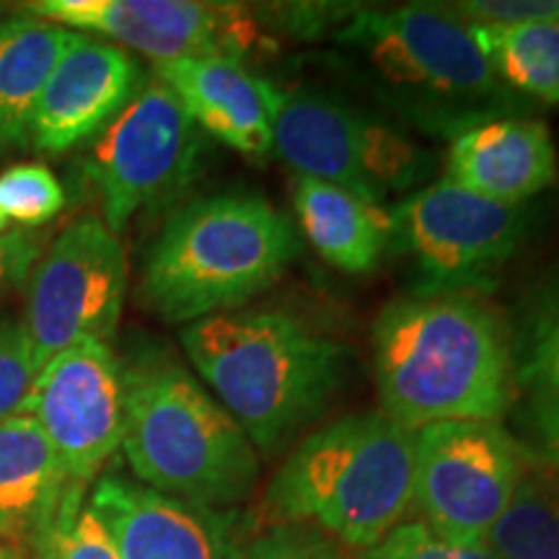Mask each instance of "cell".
Segmentation results:
<instances>
[{
  "mask_svg": "<svg viewBox=\"0 0 559 559\" xmlns=\"http://www.w3.org/2000/svg\"><path fill=\"white\" fill-rule=\"evenodd\" d=\"M381 412L409 430L451 419L500 423L519 402L510 324L481 293H412L370 330Z\"/></svg>",
  "mask_w": 559,
  "mask_h": 559,
  "instance_id": "cell-1",
  "label": "cell"
},
{
  "mask_svg": "<svg viewBox=\"0 0 559 559\" xmlns=\"http://www.w3.org/2000/svg\"><path fill=\"white\" fill-rule=\"evenodd\" d=\"M332 41L342 70L417 135L451 143L477 124L528 109L492 73L469 21L449 3L362 5Z\"/></svg>",
  "mask_w": 559,
  "mask_h": 559,
  "instance_id": "cell-2",
  "label": "cell"
},
{
  "mask_svg": "<svg viewBox=\"0 0 559 559\" xmlns=\"http://www.w3.org/2000/svg\"><path fill=\"white\" fill-rule=\"evenodd\" d=\"M179 340L260 459L290 451L345 379L342 342L285 309L215 313L181 326Z\"/></svg>",
  "mask_w": 559,
  "mask_h": 559,
  "instance_id": "cell-3",
  "label": "cell"
},
{
  "mask_svg": "<svg viewBox=\"0 0 559 559\" xmlns=\"http://www.w3.org/2000/svg\"><path fill=\"white\" fill-rule=\"evenodd\" d=\"M415 489V430L358 412L309 430L264 487L257 528L313 526L366 551L404 523Z\"/></svg>",
  "mask_w": 559,
  "mask_h": 559,
  "instance_id": "cell-4",
  "label": "cell"
},
{
  "mask_svg": "<svg viewBox=\"0 0 559 559\" xmlns=\"http://www.w3.org/2000/svg\"><path fill=\"white\" fill-rule=\"evenodd\" d=\"M298 226L254 192L210 194L169 215L140 272L138 300L169 324L239 311L288 275Z\"/></svg>",
  "mask_w": 559,
  "mask_h": 559,
  "instance_id": "cell-5",
  "label": "cell"
},
{
  "mask_svg": "<svg viewBox=\"0 0 559 559\" xmlns=\"http://www.w3.org/2000/svg\"><path fill=\"white\" fill-rule=\"evenodd\" d=\"M122 453L140 485L192 506L239 508L260 485L262 459L198 376L169 355L122 362Z\"/></svg>",
  "mask_w": 559,
  "mask_h": 559,
  "instance_id": "cell-6",
  "label": "cell"
},
{
  "mask_svg": "<svg viewBox=\"0 0 559 559\" xmlns=\"http://www.w3.org/2000/svg\"><path fill=\"white\" fill-rule=\"evenodd\" d=\"M272 153L296 177L345 187L383 205L428 185L436 160L386 117L337 94L270 81Z\"/></svg>",
  "mask_w": 559,
  "mask_h": 559,
  "instance_id": "cell-7",
  "label": "cell"
},
{
  "mask_svg": "<svg viewBox=\"0 0 559 559\" xmlns=\"http://www.w3.org/2000/svg\"><path fill=\"white\" fill-rule=\"evenodd\" d=\"M528 449L500 423L451 419L415 430V489L412 508L440 539L485 547L502 519Z\"/></svg>",
  "mask_w": 559,
  "mask_h": 559,
  "instance_id": "cell-8",
  "label": "cell"
},
{
  "mask_svg": "<svg viewBox=\"0 0 559 559\" xmlns=\"http://www.w3.org/2000/svg\"><path fill=\"white\" fill-rule=\"evenodd\" d=\"M202 151V130L177 96L156 75L145 79L86 158L104 226L120 236L138 213L177 198L198 174Z\"/></svg>",
  "mask_w": 559,
  "mask_h": 559,
  "instance_id": "cell-9",
  "label": "cell"
},
{
  "mask_svg": "<svg viewBox=\"0 0 559 559\" xmlns=\"http://www.w3.org/2000/svg\"><path fill=\"white\" fill-rule=\"evenodd\" d=\"M391 249L409 257L419 275L417 293H481L521 247L526 205L479 198L445 177L428 181L400 205Z\"/></svg>",
  "mask_w": 559,
  "mask_h": 559,
  "instance_id": "cell-10",
  "label": "cell"
},
{
  "mask_svg": "<svg viewBox=\"0 0 559 559\" xmlns=\"http://www.w3.org/2000/svg\"><path fill=\"white\" fill-rule=\"evenodd\" d=\"M29 16L102 34L153 62L223 58L241 66L277 50L254 5L213 0H32Z\"/></svg>",
  "mask_w": 559,
  "mask_h": 559,
  "instance_id": "cell-11",
  "label": "cell"
},
{
  "mask_svg": "<svg viewBox=\"0 0 559 559\" xmlns=\"http://www.w3.org/2000/svg\"><path fill=\"white\" fill-rule=\"evenodd\" d=\"M128 293V257L102 218L70 223L26 280L24 326L41 370L62 349L109 342Z\"/></svg>",
  "mask_w": 559,
  "mask_h": 559,
  "instance_id": "cell-12",
  "label": "cell"
},
{
  "mask_svg": "<svg viewBox=\"0 0 559 559\" xmlns=\"http://www.w3.org/2000/svg\"><path fill=\"white\" fill-rule=\"evenodd\" d=\"M26 415L39 423L68 479L88 487L124 436V370L109 342L55 355L34 381Z\"/></svg>",
  "mask_w": 559,
  "mask_h": 559,
  "instance_id": "cell-13",
  "label": "cell"
},
{
  "mask_svg": "<svg viewBox=\"0 0 559 559\" xmlns=\"http://www.w3.org/2000/svg\"><path fill=\"white\" fill-rule=\"evenodd\" d=\"M86 506L109 531L120 559H241L254 515L169 498L122 474H104Z\"/></svg>",
  "mask_w": 559,
  "mask_h": 559,
  "instance_id": "cell-14",
  "label": "cell"
},
{
  "mask_svg": "<svg viewBox=\"0 0 559 559\" xmlns=\"http://www.w3.org/2000/svg\"><path fill=\"white\" fill-rule=\"evenodd\" d=\"M143 81L124 47L79 34L41 91L29 145L39 156H62L88 143L128 107Z\"/></svg>",
  "mask_w": 559,
  "mask_h": 559,
  "instance_id": "cell-15",
  "label": "cell"
},
{
  "mask_svg": "<svg viewBox=\"0 0 559 559\" xmlns=\"http://www.w3.org/2000/svg\"><path fill=\"white\" fill-rule=\"evenodd\" d=\"M153 75L177 96L192 122L241 156H272L270 81L223 58L153 62Z\"/></svg>",
  "mask_w": 559,
  "mask_h": 559,
  "instance_id": "cell-16",
  "label": "cell"
},
{
  "mask_svg": "<svg viewBox=\"0 0 559 559\" xmlns=\"http://www.w3.org/2000/svg\"><path fill=\"white\" fill-rule=\"evenodd\" d=\"M443 169L479 198L526 205L557 179V148L539 117H500L453 138Z\"/></svg>",
  "mask_w": 559,
  "mask_h": 559,
  "instance_id": "cell-17",
  "label": "cell"
},
{
  "mask_svg": "<svg viewBox=\"0 0 559 559\" xmlns=\"http://www.w3.org/2000/svg\"><path fill=\"white\" fill-rule=\"evenodd\" d=\"M70 487L50 440L32 415L0 423V544H34L52 521Z\"/></svg>",
  "mask_w": 559,
  "mask_h": 559,
  "instance_id": "cell-18",
  "label": "cell"
},
{
  "mask_svg": "<svg viewBox=\"0 0 559 559\" xmlns=\"http://www.w3.org/2000/svg\"><path fill=\"white\" fill-rule=\"evenodd\" d=\"M298 234L332 267L349 275L370 272L394 241L391 210L330 181L296 177L293 181Z\"/></svg>",
  "mask_w": 559,
  "mask_h": 559,
  "instance_id": "cell-19",
  "label": "cell"
},
{
  "mask_svg": "<svg viewBox=\"0 0 559 559\" xmlns=\"http://www.w3.org/2000/svg\"><path fill=\"white\" fill-rule=\"evenodd\" d=\"M81 32L52 21L11 16L0 21V148H26L47 81Z\"/></svg>",
  "mask_w": 559,
  "mask_h": 559,
  "instance_id": "cell-20",
  "label": "cell"
},
{
  "mask_svg": "<svg viewBox=\"0 0 559 559\" xmlns=\"http://www.w3.org/2000/svg\"><path fill=\"white\" fill-rule=\"evenodd\" d=\"M492 73L526 102L559 107V19L536 24H469Z\"/></svg>",
  "mask_w": 559,
  "mask_h": 559,
  "instance_id": "cell-21",
  "label": "cell"
},
{
  "mask_svg": "<svg viewBox=\"0 0 559 559\" xmlns=\"http://www.w3.org/2000/svg\"><path fill=\"white\" fill-rule=\"evenodd\" d=\"M485 547L500 559H559V472L531 451L513 500Z\"/></svg>",
  "mask_w": 559,
  "mask_h": 559,
  "instance_id": "cell-22",
  "label": "cell"
},
{
  "mask_svg": "<svg viewBox=\"0 0 559 559\" xmlns=\"http://www.w3.org/2000/svg\"><path fill=\"white\" fill-rule=\"evenodd\" d=\"M513 381L521 402L559 404V270L523 300L510 326Z\"/></svg>",
  "mask_w": 559,
  "mask_h": 559,
  "instance_id": "cell-23",
  "label": "cell"
},
{
  "mask_svg": "<svg viewBox=\"0 0 559 559\" xmlns=\"http://www.w3.org/2000/svg\"><path fill=\"white\" fill-rule=\"evenodd\" d=\"M34 559H120L109 531L86 506V487H70L58 519L32 547Z\"/></svg>",
  "mask_w": 559,
  "mask_h": 559,
  "instance_id": "cell-24",
  "label": "cell"
},
{
  "mask_svg": "<svg viewBox=\"0 0 559 559\" xmlns=\"http://www.w3.org/2000/svg\"><path fill=\"white\" fill-rule=\"evenodd\" d=\"M66 207V190L45 164H16L0 174V215L21 228L50 223Z\"/></svg>",
  "mask_w": 559,
  "mask_h": 559,
  "instance_id": "cell-25",
  "label": "cell"
},
{
  "mask_svg": "<svg viewBox=\"0 0 559 559\" xmlns=\"http://www.w3.org/2000/svg\"><path fill=\"white\" fill-rule=\"evenodd\" d=\"M39 368L21 319L0 317V423L26 415Z\"/></svg>",
  "mask_w": 559,
  "mask_h": 559,
  "instance_id": "cell-26",
  "label": "cell"
},
{
  "mask_svg": "<svg viewBox=\"0 0 559 559\" xmlns=\"http://www.w3.org/2000/svg\"><path fill=\"white\" fill-rule=\"evenodd\" d=\"M257 16L270 37L293 34L296 39L334 37L349 19L358 13L360 3H275L254 5Z\"/></svg>",
  "mask_w": 559,
  "mask_h": 559,
  "instance_id": "cell-27",
  "label": "cell"
},
{
  "mask_svg": "<svg viewBox=\"0 0 559 559\" xmlns=\"http://www.w3.org/2000/svg\"><path fill=\"white\" fill-rule=\"evenodd\" d=\"M355 559H500L487 547H461L451 544L419 521H404L391 528L379 544L358 551Z\"/></svg>",
  "mask_w": 559,
  "mask_h": 559,
  "instance_id": "cell-28",
  "label": "cell"
},
{
  "mask_svg": "<svg viewBox=\"0 0 559 559\" xmlns=\"http://www.w3.org/2000/svg\"><path fill=\"white\" fill-rule=\"evenodd\" d=\"M241 559H345V547L313 526H267L251 536Z\"/></svg>",
  "mask_w": 559,
  "mask_h": 559,
  "instance_id": "cell-29",
  "label": "cell"
},
{
  "mask_svg": "<svg viewBox=\"0 0 559 559\" xmlns=\"http://www.w3.org/2000/svg\"><path fill=\"white\" fill-rule=\"evenodd\" d=\"M449 9L469 24L485 26H515L559 19V0H461V3H449Z\"/></svg>",
  "mask_w": 559,
  "mask_h": 559,
  "instance_id": "cell-30",
  "label": "cell"
},
{
  "mask_svg": "<svg viewBox=\"0 0 559 559\" xmlns=\"http://www.w3.org/2000/svg\"><path fill=\"white\" fill-rule=\"evenodd\" d=\"M39 257L41 241L32 230L16 228L0 234V298L26 285Z\"/></svg>",
  "mask_w": 559,
  "mask_h": 559,
  "instance_id": "cell-31",
  "label": "cell"
},
{
  "mask_svg": "<svg viewBox=\"0 0 559 559\" xmlns=\"http://www.w3.org/2000/svg\"><path fill=\"white\" fill-rule=\"evenodd\" d=\"M521 425L526 430V449L559 472V404L519 402Z\"/></svg>",
  "mask_w": 559,
  "mask_h": 559,
  "instance_id": "cell-32",
  "label": "cell"
},
{
  "mask_svg": "<svg viewBox=\"0 0 559 559\" xmlns=\"http://www.w3.org/2000/svg\"><path fill=\"white\" fill-rule=\"evenodd\" d=\"M5 230H9V221H5L3 215H0V234H5Z\"/></svg>",
  "mask_w": 559,
  "mask_h": 559,
  "instance_id": "cell-33",
  "label": "cell"
},
{
  "mask_svg": "<svg viewBox=\"0 0 559 559\" xmlns=\"http://www.w3.org/2000/svg\"><path fill=\"white\" fill-rule=\"evenodd\" d=\"M0 559H13V557L9 555V549H3V547H0Z\"/></svg>",
  "mask_w": 559,
  "mask_h": 559,
  "instance_id": "cell-34",
  "label": "cell"
}]
</instances>
